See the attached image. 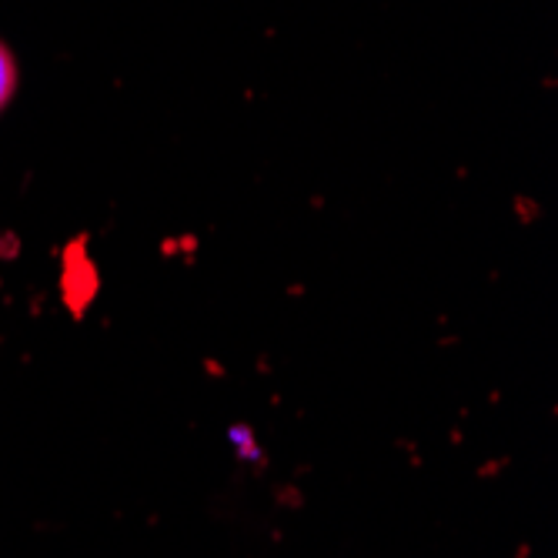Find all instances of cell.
<instances>
[{"label": "cell", "instance_id": "1", "mask_svg": "<svg viewBox=\"0 0 558 558\" xmlns=\"http://www.w3.org/2000/svg\"><path fill=\"white\" fill-rule=\"evenodd\" d=\"M14 87H17V64H14V58H11V50H8L4 44H0V111L8 108V100H11Z\"/></svg>", "mask_w": 558, "mask_h": 558}]
</instances>
